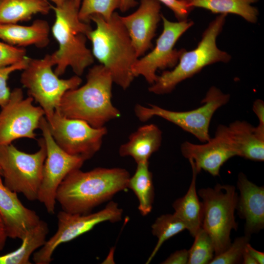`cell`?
<instances>
[{"mask_svg":"<svg viewBox=\"0 0 264 264\" xmlns=\"http://www.w3.org/2000/svg\"><path fill=\"white\" fill-rule=\"evenodd\" d=\"M129 173L120 168L80 169L69 173L59 185L56 200L62 210L72 214H88L96 206L128 188Z\"/></svg>","mask_w":264,"mask_h":264,"instance_id":"1","label":"cell"},{"mask_svg":"<svg viewBox=\"0 0 264 264\" xmlns=\"http://www.w3.org/2000/svg\"><path fill=\"white\" fill-rule=\"evenodd\" d=\"M86 78L85 85L65 93L57 110L65 117L84 120L94 128L104 127L121 115L111 102V74L103 65H96L88 70Z\"/></svg>","mask_w":264,"mask_h":264,"instance_id":"2","label":"cell"},{"mask_svg":"<svg viewBox=\"0 0 264 264\" xmlns=\"http://www.w3.org/2000/svg\"><path fill=\"white\" fill-rule=\"evenodd\" d=\"M90 21L96 25L88 35L93 57L110 71L113 83L126 89L134 78L132 67L138 57L120 15L114 12L107 20L94 14Z\"/></svg>","mask_w":264,"mask_h":264,"instance_id":"3","label":"cell"},{"mask_svg":"<svg viewBox=\"0 0 264 264\" xmlns=\"http://www.w3.org/2000/svg\"><path fill=\"white\" fill-rule=\"evenodd\" d=\"M51 9L55 15L51 31L59 44L58 49L51 54L56 66L54 72L60 76L70 67L80 76L94 62L92 52L86 45L88 34L92 29L89 23L79 19V8L73 0L60 6L52 5Z\"/></svg>","mask_w":264,"mask_h":264,"instance_id":"4","label":"cell"},{"mask_svg":"<svg viewBox=\"0 0 264 264\" xmlns=\"http://www.w3.org/2000/svg\"><path fill=\"white\" fill-rule=\"evenodd\" d=\"M226 16L220 14L212 21L203 33L197 47L188 51L183 49L175 68L158 76L149 91L159 95L170 93L179 83L192 77L206 66L229 62L231 55L217 45V39L222 30Z\"/></svg>","mask_w":264,"mask_h":264,"instance_id":"5","label":"cell"},{"mask_svg":"<svg viewBox=\"0 0 264 264\" xmlns=\"http://www.w3.org/2000/svg\"><path fill=\"white\" fill-rule=\"evenodd\" d=\"M198 194L202 199L201 228L211 237L217 255L230 245L231 231L237 229L234 213L238 195L234 186L220 184L201 188Z\"/></svg>","mask_w":264,"mask_h":264,"instance_id":"6","label":"cell"},{"mask_svg":"<svg viewBox=\"0 0 264 264\" xmlns=\"http://www.w3.org/2000/svg\"><path fill=\"white\" fill-rule=\"evenodd\" d=\"M38 143L39 149L32 154L20 151L12 144L0 145V166L4 184L30 201L37 200L46 156L44 138L39 139Z\"/></svg>","mask_w":264,"mask_h":264,"instance_id":"7","label":"cell"},{"mask_svg":"<svg viewBox=\"0 0 264 264\" xmlns=\"http://www.w3.org/2000/svg\"><path fill=\"white\" fill-rule=\"evenodd\" d=\"M54 66L51 54H46L42 59L29 58L20 79L29 96L44 110L46 119L58 109L65 93L78 88L82 82L80 77L76 75L68 79L59 78L52 70Z\"/></svg>","mask_w":264,"mask_h":264,"instance_id":"8","label":"cell"},{"mask_svg":"<svg viewBox=\"0 0 264 264\" xmlns=\"http://www.w3.org/2000/svg\"><path fill=\"white\" fill-rule=\"evenodd\" d=\"M230 95L222 92L215 86L207 91L202 104L198 108L188 111H177L168 110L158 106L150 104L149 107L136 105L134 112L142 122L154 116L161 117L192 134L201 142L210 139L209 129L215 112L230 100Z\"/></svg>","mask_w":264,"mask_h":264,"instance_id":"9","label":"cell"},{"mask_svg":"<svg viewBox=\"0 0 264 264\" xmlns=\"http://www.w3.org/2000/svg\"><path fill=\"white\" fill-rule=\"evenodd\" d=\"M123 210L114 201L110 202L101 210L93 213L72 214L63 210L57 215L58 229L56 233L37 251L32 260L36 264H49L58 246L91 230L104 221L114 222L122 219Z\"/></svg>","mask_w":264,"mask_h":264,"instance_id":"10","label":"cell"},{"mask_svg":"<svg viewBox=\"0 0 264 264\" xmlns=\"http://www.w3.org/2000/svg\"><path fill=\"white\" fill-rule=\"evenodd\" d=\"M39 129L44 140L46 156L37 200L44 204L48 213L53 214L59 185L69 173L80 169L86 160L68 154L59 146L52 136L44 116L41 120Z\"/></svg>","mask_w":264,"mask_h":264,"instance_id":"11","label":"cell"},{"mask_svg":"<svg viewBox=\"0 0 264 264\" xmlns=\"http://www.w3.org/2000/svg\"><path fill=\"white\" fill-rule=\"evenodd\" d=\"M46 120L52 136L59 146L68 154L85 160L100 150L108 132L105 126L94 128L84 120L65 117L57 110Z\"/></svg>","mask_w":264,"mask_h":264,"instance_id":"12","label":"cell"},{"mask_svg":"<svg viewBox=\"0 0 264 264\" xmlns=\"http://www.w3.org/2000/svg\"><path fill=\"white\" fill-rule=\"evenodd\" d=\"M161 19L163 28L156 40L155 47L146 55L138 59L132 67L134 77L143 76L151 85L157 78L156 72L158 69L175 67L183 50H177L174 46L179 38L194 24L187 20L171 22L162 14Z\"/></svg>","mask_w":264,"mask_h":264,"instance_id":"13","label":"cell"},{"mask_svg":"<svg viewBox=\"0 0 264 264\" xmlns=\"http://www.w3.org/2000/svg\"><path fill=\"white\" fill-rule=\"evenodd\" d=\"M33 99L24 98L22 90L15 88L0 111V145L11 144L16 139H35V131L39 129L44 112L33 105Z\"/></svg>","mask_w":264,"mask_h":264,"instance_id":"14","label":"cell"},{"mask_svg":"<svg viewBox=\"0 0 264 264\" xmlns=\"http://www.w3.org/2000/svg\"><path fill=\"white\" fill-rule=\"evenodd\" d=\"M160 9V2L155 0H141L135 12L120 16L138 58L152 46V41L161 19Z\"/></svg>","mask_w":264,"mask_h":264,"instance_id":"15","label":"cell"},{"mask_svg":"<svg viewBox=\"0 0 264 264\" xmlns=\"http://www.w3.org/2000/svg\"><path fill=\"white\" fill-rule=\"evenodd\" d=\"M216 134L232 148L237 156L256 161L264 160V126L254 127L245 121L219 125Z\"/></svg>","mask_w":264,"mask_h":264,"instance_id":"16","label":"cell"},{"mask_svg":"<svg viewBox=\"0 0 264 264\" xmlns=\"http://www.w3.org/2000/svg\"><path fill=\"white\" fill-rule=\"evenodd\" d=\"M0 216L8 237L22 240L41 220L34 211L24 206L18 197L3 183L0 176Z\"/></svg>","mask_w":264,"mask_h":264,"instance_id":"17","label":"cell"},{"mask_svg":"<svg viewBox=\"0 0 264 264\" xmlns=\"http://www.w3.org/2000/svg\"><path fill=\"white\" fill-rule=\"evenodd\" d=\"M183 156L191 160L197 173L203 170L213 176H219L223 164L230 158L237 156L232 148L219 135L202 144L188 141L180 147Z\"/></svg>","mask_w":264,"mask_h":264,"instance_id":"18","label":"cell"},{"mask_svg":"<svg viewBox=\"0 0 264 264\" xmlns=\"http://www.w3.org/2000/svg\"><path fill=\"white\" fill-rule=\"evenodd\" d=\"M237 187L240 196L236 209L245 221V235L251 236L264 227V188L249 181L242 173L238 175Z\"/></svg>","mask_w":264,"mask_h":264,"instance_id":"19","label":"cell"},{"mask_svg":"<svg viewBox=\"0 0 264 264\" xmlns=\"http://www.w3.org/2000/svg\"><path fill=\"white\" fill-rule=\"evenodd\" d=\"M49 25L44 20H36L30 25L0 24V39L19 47L35 45L44 48L49 43Z\"/></svg>","mask_w":264,"mask_h":264,"instance_id":"20","label":"cell"},{"mask_svg":"<svg viewBox=\"0 0 264 264\" xmlns=\"http://www.w3.org/2000/svg\"><path fill=\"white\" fill-rule=\"evenodd\" d=\"M161 142L160 129L154 124L145 125L130 135L129 140L120 146L119 154L121 156H131L137 164L148 161L159 149Z\"/></svg>","mask_w":264,"mask_h":264,"instance_id":"21","label":"cell"},{"mask_svg":"<svg viewBox=\"0 0 264 264\" xmlns=\"http://www.w3.org/2000/svg\"><path fill=\"white\" fill-rule=\"evenodd\" d=\"M192 170V178L186 194L176 199L173 204L174 214L186 226L190 235L194 237L201 228L202 205L196 191V180L198 174L191 160H188Z\"/></svg>","mask_w":264,"mask_h":264,"instance_id":"22","label":"cell"},{"mask_svg":"<svg viewBox=\"0 0 264 264\" xmlns=\"http://www.w3.org/2000/svg\"><path fill=\"white\" fill-rule=\"evenodd\" d=\"M51 5L47 0H0V24H16L35 14H47Z\"/></svg>","mask_w":264,"mask_h":264,"instance_id":"23","label":"cell"},{"mask_svg":"<svg viewBox=\"0 0 264 264\" xmlns=\"http://www.w3.org/2000/svg\"><path fill=\"white\" fill-rule=\"evenodd\" d=\"M194 7L207 9L214 13L233 14L240 16L249 22L255 23L258 18V9L252 4L258 0H186Z\"/></svg>","mask_w":264,"mask_h":264,"instance_id":"24","label":"cell"},{"mask_svg":"<svg viewBox=\"0 0 264 264\" xmlns=\"http://www.w3.org/2000/svg\"><path fill=\"white\" fill-rule=\"evenodd\" d=\"M48 232L47 223L41 220L22 240V243L18 249L0 256V264H31V255L44 244Z\"/></svg>","mask_w":264,"mask_h":264,"instance_id":"25","label":"cell"},{"mask_svg":"<svg viewBox=\"0 0 264 264\" xmlns=\"http://www.w3.org/2000/svg\"><path fill=\"white\" fill-rule=\"evenodd\" d=\"M128 188L137 197L138 210L142 216L149 214L153 208L154 188L153 176L149 169V161L137 164L136 171L130 177Z\"/></svg>","mask_w":264,"mask_h":264,"instance_id":"26","label":"cell"},{"mask_svg":"<svg viewBox=\"0 0 264 264\" xmlns=\"http://www.w3.org/2000/svg\"><path fill=\"white\" fill-rule=\"evenodd\" d=\"M185 229L184 223L174 214L158 217L152 225V233L158 239L157 242L146 264L150 263L165 241Z\"/></svg>","mask_w":264,"mask_h":264,"instance_id":"27","label":"cell"},{"mask_svg":"<svg viewBox=\"0 0 264 264\" xmlns=\"http://www.w3.org/2000/svg\"><path fill=\"white\" fill-rule=\"evenodd\" d=\"M187 264H209L214 258V247L209 234L201 228L194 237Z\"/></svg>","mask_w":264,"mask_h":264,"instance_id":"28","label":"cell"},{"mask_svg":"<svg viewBox=\"0 0 264 264\" xmlns=\"http://www.w3.org/2000/svg\"><path fill=\"white\" fill-rule=\"evenodd\" d=\"M121 0H82L78 10L79 19L86 22H90V17L99 14L108 20L114 10L119 8Z\"/></svg>","mask_w":264,"mask_h":264,"instance_id":"29","label":"cell"},{"mask_svg":"<svg viewBox=\"0 0 264 264\" xmlns=\"http://www.w3.org/2000/svg\"><path fill=\"white\" fill-rule=\"evenodd\" d=\"M250 236L238 237L221 253L215 255L209 264H235L242 260V256Z\"/></svg>","mask_w":264,"mask_h":264,"instance_id":"30","label":"cell"},{"mask_svg":"<svg viewBox=\"0 0 264 264\" xmlns=\"http://www.w3.org/2000/svg\"><path fill=\"white\" fill-rule=\"evenodd\" d=\"M29 57L15 64L0 67V106H3L8 101L11 92L7 86L9 75L13 72L24 69L28 63Z\"/></svg>","mask_w":264,"mask_h":264,"instance_id":"31","label":"cell"},{"mask_svg":"<svg viewBox=\"0 0 264 264\" xmlns=\"http://www.w3.org/2000/svg\"><path fill=\"white\" fill-rule=\"evenodd\" d=\"M26 57V50L23 47L0 42V67L21 62Z\"/></svg>","mask_w":264,"mask_h":264,"instance_id":"32","label":"cell"},{"mask_svg":"<svg viewBox=\"0 0 264 264\" xmlns=\"http://www.w3.org/2000/svg\"><path fill=\"white\" fill-rule=\"evenodd\" d=\"M163 3L170 8L178 20H187V18L193 8L191 7L186 0H155Z\"/></svg>","mask_w":264,"mask_h":264,"instance_id":"33","label":"cell"},{"mask_svg":"<svg viewBox=\"0 0 264 264\" xmlns=\"http://www.w3.org/2000/svg\"><path fill=\"white\" fill-rule=\"evenodd\" d=\"M188 250L184 249L175 251L161 264H188Z\"/></svg>","mask_w":264,"mask_h":264,"instance_id":"34","label":"cell"},{"mask_svg":"<svg viewBox=\"0 0 264 264\" xmlns=\"http://www.w3.org/2000/svg\"><path fill=\"white\" fill-rule=\"evenodd\" d=\"M252 110L259 121V124L264 126V103L261 99L256 100L253 104Z\"/></svg>","mask_w":264,"mask_h":264,"instance_id":"35","label":"cell"},{"mask_svg":"<svg viewBox=\"0 0 264 264\" xmlns=\"http://www.w3.org/2000/svg\"><path fill=\"white\" fill-rule=\"evenodd\" d=\"M245 249L247 252L256 260L258 264H264V253L254 249L248 243Z\"/></svg>","mask_w":264,"mask_h":264,"instance_id":"36","label":"cell"},{"mask_svg":"<svg viewBox=\"0 0 264 264\" xmlns=\"http://www.w3.org/2000/svg\"><path fill=\"white\" fill-rule=\"evenodd\" d=\"M7 238L8 236L6 232L5 226L2 218L0 216V251H1L5 246Z\"/></svg>","mask_w":264,"mask_h":264,"instance_id":"37","label":"cell"},{"mask_svg":"<svg viewBox=\"0 0 264 264\" xmlns=\"http://www.w3.org/2000/svg\"><path fill=\"white\" fill-rule=\"evenodd\" d=\"M137 4L135 0H121L119 9L122 12H126Z\"/></svg>","mask_w":264,"mask_h":264,"instance_id":"38","label":"cell"},{"mask_svg":"<svg viewBox=\"0 0 264 264\" xmlns=\"http://www.w3.org/2000/svg\"><path fill=\"white\" fill-rule=\"evenodd\" d=\"M242 263L243 264H258L256 260L247 252L245 248L242 256Z\"/></svg>","mask_w":264,"mask_h":264,"instance_id":"39","label":"cell"},{"mask_svg":"<svg viewBox=\"0 0 264 264\" xmlns=\"http://www.w3.org/2000/svg\"><path fill=\"white\" fill-rule=\"evenodd\" d=\"M53 2L55 6H60L67 0H47Z\"/></svg>","mask_w":264,"mask_h":264,"instance_id":"40","label":"cell"},{"mask_svg":"<svg viewBox=\"0 0 264 264\" xmlns=\"http://www.w3.org/2000/svg\"><path fill=\"white\" fill-rule=\"evenodd\" d=\"M76 6L79 8L82 0H73Z\"/></svg>","mask_w":264,"mask_h":264,"instance_id":"41","label":"cell"},{"mask_svg":"<svg viewBox=\"0 0 264 264\" xmlns=\"http://www.w3.org/2000/svg\"><path fill=\"white\" fill-rule=\"evenodd\" d=\"M0 176H2V172L0 166Z\"/></svg>","mask_w":264,"mask_h":264,"instance_id":"42","label":"cell"}]
</instances>
